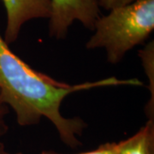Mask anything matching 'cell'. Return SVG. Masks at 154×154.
Wrapping results in <instances>:
<instances>
[{"label":"cell","instance_id":"6da1fadb","mask_svg":"<svg viewBox=\"0 0 154 154\" xmlns=\"http://www.w3.org/2000/svg\"><path fill=\"white\" fill-rule=\"evenodd\" d=\"M117 86L142 87L144 83L136 78L114 76L74 85L62 82L29 66L11 51L0 34V98L15 112L20 126L36 125L45 118L54 126L63 143L78 147L82 146L79 137L87 123L80 117L63 116V100L77 92Z\"/></svg>","mask_w":154,"mask_h":154},{"label":"cell","instance_id":"7a4b0ae2","mask_svg":"<svg viewBox=\"0 0 154 154\" xmlns=\"http://www.w3.org/2000/svg\"><path fill=\"white\" fill-rule=\"evenodd\" d=\"M154 29V0H138L99 17L86 48L104 49L107 61L116 64L135 46L144 44Z\"/></svg>","mask_w":154,"mask_h":154},{"label":"cell","instance_id":"3957f363","mask_svg":"<svg viewBox=\"0 0 154 154\" xmlns=\"http://www.w3.org/2000/svg\"><path fill=\"white\" fill-rule=\"evenodd\" d=\"M51 7L49 35L57 39L65 38L75 22H79L93 31L100 17L97 0H51Z\"/></svg>","mask_w":154,"mask_h":154},{"label":"cell","instance_id":"277c9868","mask_svg":"<svg viewBox=\"0 0 154 154\" xmlns=\"http://www.w3.org/2000/svg\"><path fill=\"white\" fill-rule=\"evenodd\" d=\"M6 11L4 39L8 45L16 42L22 27L32 20L48 19L51 16V0H2Z\"/></svg>","mask_w":154,"mask_h":154},{"label":"cell","instance_id":"5b68a950","mask_svg":"<svg viewBox=\"0 0 154 154\" xmlns=\"http://www.w3.org/2000/svg\"><path fill=\"white\" fill-rule=\"evenodd\" d=\"M116 154H154L153 120H147L132 136L117 142Z\"/></svg>","mask_w":154,"mask_h":154},{"label":"cell","instance_id":"8992f818","mask_svg":"<svg viewBox=\"0 0 154 154\" xmlns=\"http://www.w3.org/2000/svg\"><path fill=\"white\" fill-rule=\"evenodd\" d=\"M139 56L149 82L150 98L145 107V113L147 120L154 121V41H150L144 48L140 50Z\"/></svg>","mask_w":154,"mask_h":154},{"label":"cell","instance_id":"52a82bcc","mask_svg":"<svg viewBox=\"0 0 154 154\" xmlns=\"http://www.w3.org/2000/svg\"><path fill=\"white\" fill-rule=\"evenodd\" d=\"M117 152V142H106V143L101 144L99 147H97L94 150L88 151V152H82L79 153L73 154H116ZM40 154H64L58 153L55 152H48L44 151L41 152Z\"/></svg>","mask_w":154,"mask_h":154},{"label":"cell","instance_id":"ba28073f","mask_svg":"<svg viewBox=\"0 0 154 154\" xmlns=\"http://www.w3.org/2000/svg\"><path fill=\"white\" fill-rule=\"evenodd\" d=\"M9 113H10L9 107L2 101L0 98V138L5 135L9 130V126L6 121V117L9 115Z\"/></svg>","mask_w":154,"mask_h":154},{"label":"cell","instance_id":"9c48e42d","mask_svg":"<svg viewBox=\"0 0 154 154\" xmlns=\"http://www.w3.org/2000/svg\"><path fill=\"white\" fill-rule=\"evenodd\" d=\"M138 0H97L99 8H103L106 11H110L114 8L121 7L134 3Z\"/></svg>","mask_w":154,"mask_h":154},{"label":"cell","instance_id":"30bf717a","mask_svg":"<svg viewBox=\"0 0 154 154\" xmlns=\"http://www.w3.org/2000/svg\"><path fill=\"white\" fill-rule=\"evenodd\" d=\"M0 154H12L7 149H6L5 146L2 142H0Z\"/></svg>","mask_w":154,"mask_h":154},{"label":"cell","instance_id":"8fae6325","mask_svg":"<svg viewBox=\"0 0 154 154\" xmlns=\"http://www.w3.org/2000/svg\"><path fill=\"white\" fill-rule=\"evenodd\" d=\"M16 154H22V153H16Z\"/></svg>","mask_w":154,"mask_h":154}]
</instances>
